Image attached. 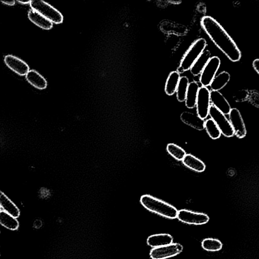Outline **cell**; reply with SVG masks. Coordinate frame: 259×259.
I'll use <instances>...</instances> for the list:
<instances>
[{"label":"cell","mask_w":259,"mask_h":259,"mask_svg":"<svg viewBox=\"0 0 259 259\" xmlns=\"http://www.w3.org/2000/svg\"><path fill=\"white\" fill-rule=\"evenodd\" d=\"M202 26L214 44L232 62H238L242 58L241 52L236 43L222 26L214 18L204 16Z\"/></svg>","instance_id":"cell-1"},{"label":"cell","mask_w":259,"mask_h":259,"mask_svg":"<svg viewBox=\"0 0 259 259\" xmlns=\"http://www.w3.org/2000/svg\"><path fill=\"white\" fill-rule=\"evenodd\" d=\"M140 202L146 209L162 217L170 220L178 218V210L176 207L152 196H142Z\"/></svg>","instance_id":"cell-2"},{"label":"cell","mask_w":259,"mask_h":259,"mask_svg":"<svg viewBox=\"0 0 259 259\" xmlns=\"http://www.w3.org/2000/svg\"><path fill=\"white\" fill-rule=\"evenodd\" d=\"M206 45V41L204 38L196 40L183 58L178 72L180 74L190 70L195 62L204 51Z\"/></svg>","instance_id":"cell-3"},{"label":"cell","mask_w":259,"mask_h":259,"mask_svg":"<svg viewBox=\"0 0 259 259\" xmlns=\"http://www.w3.org/2000/svg\"><path fill=\"white\" fill-rule=\"evenodd\" d=\"M30 6L32 10L38 12L52 23L60 24L63 22L62 14L48 4L41 0L30 1Z\"/></svg>","instance_id":"cell-4"},{"label":"cell","mask_w":259,"mask_h":259,"mask_svg":"<svg viewBox=\"0 0 259 259\" xmlns=\"http://www.w3.org/2000/svg\"><path fill=\"white\" fill-rule=\"evenodd\" d=\"M209 116L217 124L224 136L232 138L234 136V132L230 121L224 113L212 105L210 106Z\"/></svg>","instance_id":"cell-5"},{"label":"cell","mask_w":259,"mask_h":259,"mask_svg":"<svg viewBox=\"0 0 259 259\" xmlns=\"http://www.w3.org/2000/svg\"><path fill=\"white\" fill-rule=\"evenodd\" d=\"M178 218L183 223L195 226L206 224L210 220L209 217L206 214L184 209L178 211Z\"/></svg>","instance_id":"cell-6"},{"label":"cell","mask_w":259,"mask_h":259,"mask_svg":"<svg viewBox=\"0 0 259 259\" xmlns=\"http://www.w3.org/2000/svg\"><path fill=\"white\" fill-rule=\"evenodd\" d=\"M221 65V60L218 56L211 58L200 76V82L203 87L207 88L210 86L216 76Z\"/></svg>","instance_id":"cell-7"},{"label":"cell","mask_w":259,"mask_h":259,"mask_svg":"<svg viewBox=\"0 0 259 259\" xmlns=\"http://www.w3.org/2000/svg\"><path fill=\"white\" fill-rule=\"evenodd\" d=\"M184 250L183 246L178 243L171 244L160 248H154L150 252L152 259H166L176 256Z\"/></svg>","instance_id":"cell-8"},{"label":"cell","mask_w":259,"mask_h":259,"mask_svg":"<svg viewBox=\"0 0 259 259\" xmlns=\"http://www.w3.org/2000/svg\"><path fill=\"white\" fill-rule=\"evenodd\" d=\"M210 92L207 88H200L196 104L197 114L202 120L209 115L210 108Z\"/></svg>","instance_id":"cell-9"},{"label":"cell","mask_w":259,"mask_h":259,"mask_svg":"<svg viewBox=\"0 0 259 259\" xmlns=\"http://www.w3.org/2000/svg\"><path fill=\"white\" fill-rule=\"evenodd\" d=\"M230 121L234 132V135L240 139L246 137V130L240 112L237 108H232L229 114Z\"/></svg>","instance_id":"cell-10"},{"label":"cell","mask_w":259,"mask_h":259,"mask_svg":"<svg viewBox=\"0 0 259 259\" xmlns=\"http://www.w3.org/2000/svg\"><path fill=\"white\" fill-rule=\"evenodd\" d=\"M4 62L9 68L19 75H26L30 71V68L26 62L14 56H6Z\"/></svg>","instance_id":"cell-11"},{"label":"cell","mask_w":259,"mask_h":259,"mask_svg":"<svg viewBox=\"0 0 259 259\" xmlns=\"http://www.w3.org/2000/svg\"><path fill=\"white\" fill-rule=\"evenodd\" d=\"M210 102L212 106L225 115L229 114L232 110L230 104L220 92H210Z\"/></svg>","instance_id":"cell-12"},{"label":"cell","mask_w":259,"mask_h":259,"mask_svg":"<svg viewBox=\"0 0 259 259\" xmlns=\"http://www.w3.org/2000/svg\"><path fill=\"white\" fill-rule=\"evenodd\" d=\"M182 120L186 124L202 131L204 128L205 121L201 118L198 114L194 113L184 112L180 116Z\"/></svg>","instance_id":"cell-13"},{"label":"cell","mask_w":259,"mask_h":259,"mask_svg":"<svg viewBox=\"0 0 259 259\" xmlns=\"http://www.w3.org/2000/svg\"><path fill=\"white\" fill-rule=\"evenodd\" d=\"M181 76L178 71L171 72L166 80L164 90L166 95L172 96L177 92Z\"/></svg>","instance_id":"cell-14"},{"label":"cell","mask_w":259,"mask_h":259,"mask_svg":"<svg viewBox=\"0 0 259 259\" xmlns=\"http://www.w3.org/2000/svg\"><path fill=\"white\" fill-rule=\"evenodd\" d=\"M174 239L168 234H154L148 237L147 240L148 244L154 248H160L172 243Z\"/></svg>","instance_id":"cell-15"},{"label":"cell","mask_w":259,"mask_h":259,"mask_svg":"<svg viewBox=\"0 0 259 259\" xmlns=\"http://www.w3.org/2000/svg\"><path fill=\"white\" fill-rule=\"evenodd\" d=\"M28 82L35 88L43 90L47 88L48 82L46 79L34 70H30L26 75Z\"/></svg>","instance_id":"cell-16"},{"label":"cell","mask_w":259,"mask_h":259,"mask_svg":"<svg viewBox=\"0 0 259 259\" xmlns=\"http://www.w3.org/2000/svg\"><path fill=\"white\" fill-rule=\"evenodd\" d=\"M0 204L2 210L18 218L20 215V211L18 206L2 192L0 195Z\"/></svg>","instance_id":"cell-17"},{"label":"cell","mask_w":259,"mask_h":259,"mask_svg":"<svg viewBox=\"0 0 259 259\" xmlns=\"http://www.w3.org/2000/svg\"><path fill=\"white\" fill-rule=\"evenodd\" d=\"M30 20L42 29L49 30L53 27V23L38 12L31 10L28 13Z\"/></svg>","instance_id":"cell-18"},{"label":"cell","mask_w":259,"mask_h":259,"mask_svg":"<svg viewBox=\"0 0 259 259\" xmlns=\"http://www.w3.org/2000/svg\"><path fill=\"white\" fill-rule=\"evenodd\" d=\"M200 88L199 84L197 82H192L190 83L185 102L188 108L192 109L196 106Z\"/></svg>","instance_id":"cell-19"},{"label":"cell","mask_w":259,"mask_h":259,"mask_svg":"<svg viewBox=\"0 0 259 259\" xmlns=\"http://www.w3.org/2000/svg\"><path fill=\"white\" fill-rule=\"evenodd\" d=\"M211 54L208 50H204L195 62L190 69L191 73L194 76L201 74L205 66L211 58Z\"/></svg>","instance_id":"cell-20"},{"label":"cell","mask_w":259,"mask_h":259,"mask_svg":"<svg viewBox=\"0 0 259 259\" xmlns=\"http://www.w3.org/2000/svg\"><path fill=\"white\" fill-rule=\"evenodd\" d=\"M182 162L186 166L196 172H201L206 170L204 162L191 154H186Z\"/></svg>","instance_id":"cell-21"},{"label":"cell","mask_w":259,"mask_h":259,"mask_svg":"<svg viewBox=\"0 0 259 259\" xmlns=\"http://www.w3.org/2000/svg\"><path fill=\"white\" fill-rule=\"evenodd\" d=\"M230 80V74L226 72H223L216 76L210 84L212 91L222 90L228 84Z\"/></svg>","instance_id":"cell-22"},{"label":"cell","mask_w":259,"mask_h":259,"mask_svg":"<svg viewBox=\"0 0 259 259\" xmlns=\"http://www.w3.org/2000/svg\"><path fill=\"white\" fill-rule=\"evenodd\" d=\"M0 224L4 228L11 230H17L20 226L17 218L2 210H1L0 212Z\"/></svg>","instance_id":"cell-23"},{"label":"cell","mask_w":259,"mask_h":259,"mask_svg":"<svg viewBox=\"0 0 259 259\" xmlns=\"http://www.w3.org/2000/svg\"><path fill=\"white\" fill-rule=\"evenodd\" d=\"M189 84L188 78L186 76H182L176 92L178 102H186Z\"/></svg>","instance_id":"cell-24"},{"label":"cell","mask_w":259,"mask_h":259,"mask_svg":"<svg viewBox=\"0 0 259 259\" xmlns=\"http://www.w3.org/2000/svg\"><path fill=\"white\" fill-rule=\"evenodd\" d=\"M204 128L208 136L214 140L220 138L222 134L218 126L212 118L205 121Z\"/></svg>","instance_id":"cell-25"},{"label":"cell","mask_w":259,"mask_h":259,"mask_svg":"<svg viewBox=\"0 0 259 259\" xmlns=\"http://www.w3.org/2000/svg\"><path fill=\"white\" fill-rule=\"evenodd\" d=\"M202 246L206 251L218 252L222 249L223 244L219 240L208 238L203 240Z\"/></svg>","instance_id":"cell-26"},{"label":"cell","mask_w":259,"mask_h":259,"mask_svg":"<svg viewBox=\"0 0 259 259\" xmlns=\"http://www.w3.org/2000/svg\"><path fill=\"white\" fill-rule=\"evenodd\" d=\"M168 152L178 160H184L186 155V151L178 146L174 144H168L166 146Z\"/></svg>","instance_id":"cell-27"},{"label":"cell","mask_w":259,"mask_h":259,"mask_svg":"<svg viewBox=\"0 0 259 259\" xmlns=\"http://www.w3.org/2000/svg\"><path fill=\"white\" fill-rule=\"evenodd\" d=\"M250 92L246 90H242L236 92L234 100L236 102H242L248 100Z\"/></svg>","instance_id":"cell-28"},{"label":"cell","mask_w":259,"mask_h":259,"mask_svg":"<svg viewBox=\"0 0 259 259\" xmlns=\"http://www.w3.org/2000/svg\"><path fill=\"white\" fill-rule=\"evenodd\" d=\"M253 106L259 108V93L256 91L250 92L248 100Z\"/></svg>","instance_id":"cell-29"},{"label":"cell","mask_w":259,"mask_h":259,"mask_svg":"<svg viewBox=\"0 0 259 259\" xmlns=\"http://www.w3.org/2000/svg\"><path fill=\"white\" fill-rule=\"evenodd\" d=\"M252 66L256 72L259 74V59H256L253 62Z\"/></svg>","instance_id":"cell-30"},{"label":"cell","mask_w":259,"mask_h":259,"mask_svg":"<svg viewBox=\"0 0 259 259\" xmlns=\"http://www.w3.org/2000/svg\"><path fill=\"white\" fill-rule=\"evenodd\" d=\"M2 2L4 4H6V5L9 6H14L16 4V2L15 1L10 2Z\"/></svg>","instance_id":"cell-31"},{"label":"cell","mask_w":259,"mask_h":259,"mask_svg":"<svg viewBox=\"0 0 259 259\" xmlns=\"http://www.w3.org/2000/svg\"><path fill=\"white\" fill-rule=\"evenodd\" d=\"M18 2L20 4H30V2H22V1H18Z\"/></svg>","instance_id":"cell-32"}]
</instances>
